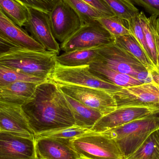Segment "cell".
<instances>
[{
    "instance_id": "cell-1",
    "label": "cell",
    "mask_w": 159,
    "mask_h": 159,
    "mask_svg": "<svg viewBox=\"0 0 159 159\" xmlns=\"http://www.w3.org/2000/svg\"><path fill=\"white\" fill-rule=\"evenodd\" d=\"M21 107L35 136L75 125L64 93L50 80L38 84L32 97Z\"/></svg>"
},
{
    "instance_id": "cell-2",
    "label": "cell",
    "mask_w": 159,
    "mask_h": 159,
    "mask_svg": "<svg viewBox=\"0 0 159 159\" xmlns=\"http://www.w3.org/2000/svg\"><path fill=\"white\" fill-rule=\"evenodd\" d=\"M58 55L47 50L14 48L0 55V64L24 74L49 80Z\"/></svg>"
},
{
    "instance_id": "cell-3",
    "label": "cell",
    "mask_w": 159,
    "mask_h": 159,
    "mask_svg": "<svg viewBox=\"0 0 159 159\" xmlns=\"http://www.w3.org/2000/svg\"><path fill=\"white\" fill-rule=\"evenodd\" d=\"M159 129V115L142 118L105 132L116 143L123 159L133 154L154 131Z\"/></svg>"
},
{
    "instance_id": "cell-4",
    "label": "cell",
    "mask_w": 159,
    "mask_h": 159,
    "mask_svg": "<svg viewBox=\"0 0 159 159\" xmlns=\"http://www.w3.org/2000/svg\"><path fill=\"white\" fill-rule=\"evenodd\" d=\"M72 144L80 159H123L115 140L105 133L91 130Z\"/></svg>"
},
{
    "instance_id": "cell-5",
    "label": "cell",
    "mask_w": 159,
    "mask_h": 159,
    "mask_svg": "<svg viewBox=\"0 0 159 159\" xmlns=\"http://www.w3.org/2000/svg\"><path fill=\"white\" fill-rule=\"evenodd\" d=\"M89 65L67 67L57 63L50 77L56 84H70L103 90L113 93L123 88L104 81L90 71Z\"/></svg>"
},
{
    "instance_id": "cell-6",
    "label": "cell",
    "mask_w": 159,
    "mask_h": 159,
    "mask_svg": "<svg viewBox=\"0 0 159 159\" xmlns=\"http://www.w3.org/2000/svg\"><path fill=\"white\" fill-rule=\"evenodd\" d=\"M115 37L98 20L83 24L70 37L61 43L64 52L89 49L113 43Z\"/></svg>"
},
{
    "instance_id": "cell-7",
    "label": "cell",
    "mask_w": 159,
    "mask_h": 159,
    "mask_svg": "<svg viewBox=\"0 0 159 159\" xmlns=\"http://www.w3.org/2000/svg\"><path fill=\"white\" fill-rule=\"evenodd\" d=\"M95 60L116 71L133 77L142 71L147 70L131 54L115 43L98 47Z\"/></svg>"
},
{
    "instance_id": "cell-8",
    "label": "cell",
    "mask_w": 159,
    "mask_h": 159,
    "mask_svg": "<svg viewBox=\"0 0 159 159\" xmlns=\"http://www.w3.org/2000/svg\"><path fill=\"white\" fill-rule=\"evenodd\" d=\"M57 84L64 94L89 107L100 111L104 116L117 108L116 104L112 93L84 86Z\"/></svg>"
},
{
    "instance_id": "cell-9",
    "label": "cell",
    "mask_w": 159,
    "mask_h": 159,
    "mask_svg": "<svg viewBox=\"0 0 159 159\" xmlns=\"http://www.w3.org/2000/svg\"><path fill=\"white\" fill-rule=\"evenodd\" d=\"M48 14L53 35L61 43L83 25L79 15L63 0H60Z\"/></svg>"
},
{
    "instance_id": "cell-10",
    "label": "cell",
    "mask_w": 159,
    "mask_h": 159,
    "mask_svg": "<svg viewBox=\"0 0 159 159\" xmlns=\"http://www.w3.org/2000/svg\"><path fill=\"white\" fill-rule=\"evenodd\" d=\"M112 94L117 108L140 107L159 109V86L143 84L124 88Z\"/></svg>"
},
{
    "instance_id": "cell-11",
    "label": "cell",
    "mask_w": 159,
    "mask_h": 159,
    "mask_svg": "<svg viewBox=\"0 0 159 159\" xmlns=\"http://www.w3.org/2000/svg\"><path fill=\"white\" fill-rule=\"evenodd\" d=\"M157 115H159V109L156 108L140 107L117 108L103 116L90 130L94 132L103 133L133 120Z\"/></svg>"
},
{
    "instance_id": "cell-12",
    "label": "cell",
    "mask_w": 159,
    "mask_h": 159,
    "mask_svg": "<svg viewBox=\"0 0 159 159\" xmlns=\"http://www.w3.org/2000/svg\"><path fill=\"white\" fill-rule=\"evenodd\" d=\"M28 20L24 26L30 36L44 48L59 54L60 46L56 40L50 27L48 14L28 7Z\"/></svg>"
},
{
    "instance_id": "cell-13",
    "label": "cell",
    "mask_w": 159,
    "mask_h": 159,
    "mask_svg": "<svg viewBox=\"0 0 159 159\" xmlns=\"http://www.w3.org/2000/svg\"><path fill=\"white\" fill-rule=\"evenodd\" d=\"M0 159H37L35 138L0 130Z\"/></svg>"
},
{
    "instance_id": "cell-14",
    "label": "cell",
    "mask_w": 159,
    "mask_h": 159,
    "mask_svg": "<svg viewBox=\"0 0 159 159\" xmlns=\"http://www.w3.org/2000/svg\"><path fill=\"white\" fill-rule=\"evenodd\" d=\"M34 138L37 159H80L72 144L74 139L42 135Z\"/></svg>"
},
{
    "instance_id": "cell-15",
    "label": "cell",
    "mask_w": 159,
    "mask_h": 159,
    "mask_svg": "<svg viewBox=\"0 0 159 159\" xmlns=\"http://www.w3.org/2000/svg\"><path fill=\"white\" fill-rule=\"evenodd\" d=\"M0 130L34 137L20 105L0 102Z\"/></svg>"
},
{
    "instance_id": "cell-16",
    "label": "cell",
    "mask_w": 159,
    "mask_h": 159,
    "mask_svg": "<svg viewBox=\"0 0 159 159\" xmlns=\"http://www.w3.org/2000/svg\"><path fill=\"white\" fill-rule=\"evenodd\" d=\"M0 35L20 48L38 51L46 50L25 30L2 16H0Z\"/></svg>"
},
{
    "instance_id": "cell-17",
    "label": "cell",
    "mask_w": 159,
    "mask_h": 159,
    "mask_svg": "<svg viewBox=\"0 0 159 159\" xmlns=\"http://www.w3.org/2000/svg\"><path fill=\"white\" fill-rule=\"evenodd\" d=\"M39 84L18 81L0 88V102L22 105L33 96Z\"/></svg>"
},
{
    "instance_id": "cell-18",
    "label": "cell",
    "mask_w": 159,
    "mask_h": 159,
    "mask_svg": "<svg viewBox=\"0 0 159 159\" xmlns=\"http://www.w3.org/2000/svg\"><path fill=\"white\" fill-rule=\"evenodd\" d=\"M89 66L90 71L93 75L123 89L143 84L134 77L111 70L97 61H93Z\"/></svg>"
},
{
    "instance_id": "cell-19",
    "label": "cell",
    "mask_w": 159,
    "mask_h": 159,
    "mask_svg": "<svg viewBox=\"0 0 159 159\" xmlns=\"http://www.w3.org/2000/svg\"><path fill=\"white\" fill-rule=\"evenodd\" d=\"M75 120V125L91 129L104 116L100 111L89 107L64 94Z\"/></svg>"
},
{
    "instance_id": "cell-20",
    "label": "cell",
    "mask_w": 159,
    "mask_h": 159,
    "mask_svg": "<svg viewBox=\"0 0 159 159\" xmlns=\"http://www.w3.org/2000/svg\"><path fill=\"white\" fill-rule=\"evenodd\" d=\"M139 16L149 51V58L154 66L157 68V52L156 34L159 31V17L155 15H151L149 17H147L143 12H140Z\"/></svg>"
},
{
    "instance_id": "cell-21",
    "label": "cell",
    "mask_w": 159,
    "mask_h": 159,
    "mask_svg": "<svg viewBox=\"0 0 159 159\" xmlns=\"http://www.w3.org/2000/svg\"><path fill=\"white\" fill-rule=\"evenodd\" d=\"M97 48L64 52L57 57V63L61 66L67 67L89 65L96 59Z\"/></svg>"
},
{
    "instance_id": "cell-22",
    "label": "cell",
    "mask_w": 159,
    "mask_h": 159,
    "mask_svg": "<svg viewBox=\"0 0 159 159\" xmlns=\"http://www.w3.org/2000/svg\"><path fill=\"white\" fill-rule=\"evenodd\" d=\"M115 43L131 54L148 69L157 68L132 34L115 37Z\"/></svg>"
},
{
    "instance_id": "cell-23",
    "label": "cell",
    "mask_w": 159,
    "mask_h": 159,
    "mask_svg": "<svg viewBox=\"0 0 159 159\" xmlns=\"http://www.w3.org/2000/svg\"><path fill=\"white\" fill-rule=\"evenodd\" d=\"M0 7L10 20L19 27L28 20V7L16 0H0Z\"/></svg>"
},
{
    "instance_id": "cell-24",
    "label": "cell",
    "mask_w": 159,
    "mask_h": 159,
    "mask_svg": "<svg viewBox=\"0 0 159 159\" xmlns=\"http://www.w3.org/2000/svg\"><path fill=\"white\" fill-rule=\"evenodd\" d=\"M126 159H159V129L153 132Z\"/></svg>"
},
{
    "instance_id": "cell-25",
    "label": "cell",
    "mask_w": 159,
    "mask_h": 159,
    "mask_svg": "<svg viewBox=\"0 0 159 159\" xmlns=\"http://www.w3.org/2000/svg\"><path fill=\"white\" fill-rule=\"evenodd\" d=\"M96 20L114 37L132 34L128 20L117 16H104Z\"/></svg>"
},
{
    "instance_id": "cell-26",
    "label": "cell",
    "mask_w": 159,
    "mask_h": 159,
    "mask_svg": "<svg viewBox=\"0 0 159 159\" xmlns=\"http://www.w3.org/2000/svg\"><path fill=\"white\" fill-rule=\"evenodd\" d=\"M49 80L28 75L14 70L0 64V88L18 81L41 84Z\"/></svg>"
},
{
    "instance_id": "cell-27",
    "label": "cell",
    "mask_w": 159,
    "mask_h": 159,
    "mask_svg": "<svg viewBox=\"0 0 159 159\" xmlns=\"http://www.w3.org/2000/svg\"><path fill=\"white\" fill-rule=\"evenodd\" d=\"M115 16L129 20L139 15L132 0H103Z\"/></svg>"
},
{
    "instance_id": "cell-28",
    "label": "cell",
    "mask_w": 159,
    "mask_h": 159,
    "mask_svg": "<svg viewBox=\"0 0 159 159\" xmlns=\"http://www.w3.org/2000/svg\"><path fill=\"white\" fill-rule=\"evenodd\" d=\"M79 15L83 24L91 23L106 16L82 0H63Z\"/></svg>"
},
{
    "instance_id": "cell-29",
    "label": "cell",
    "mask_w": 159,
    "mask_h": 159,
    "mask_svg": "<svg viewBox=\"0 0 159 159\" xmlns=\"http://www.w3.org/2000/svg\"><path fill=\"white\" fill-rule=\"evenodd\" d=\"M91 130L78 126H75L61 129L55 131L37 135L57 137V138H66V139H75L81 135L90 131Z\"/></svg>"
},
{
    "instance_id": "cell-30",
    "label": "cell",
    "mask_w": 159,
    "mask_h": 159,
    "mask_svg": "<svg viewBox=\"0 0 159 159\" xmlns=\"http://www.w3.org/2000/svg\"><path fill=\"white\" fill-rule=\"evenodd\" d=\"M131 34L135 37L149 58V51L146 42L144 33L139 15L128 20Z\"/></svg>"
},
{
    "instance_id": "cell-31",
    "label": "cell",
    "mask_w": 159,
    "mask_h": 159,
    "mask_svg": "<svg viewBox=\"0 0 159 159\" xmlns=\"http://www.w3.org/2000/svg\"><path fill=\"white\" fill-rule=\"evenodd\" d=\"M29 8L48 14L60 0H16Z\"/></svg>"
},
{
    "instance_id": "cell-32",
    "label": "cell",
    "mask_w": 159,
    "mask_h": 159,
    "mask_svg": "<svg viewBox=\"0 0 159 159\" xmlns=\"http://www.w3.org/2000/svg\"><path fill=\"white\" fill-rule=\"evenodd\" d=\"M134 78L142 84H149L159 86V71L157 68L147 69L138 73Z\"/></svg>"
},
{
    "instance_id": "cell-33",
    "label": "cell",
    "mask_w": 159,
    "mask_h": 159,
    "mask_svg": "<svg viewBox=\"0 0 159 159\" xmlns=\"http://www.w3.org/2000/svg\"><path fill=\"white\" fill-rule=\"evenodd\" d=\"M138 5L143 7L151 15L159 17V0H132Z\"/></svg>"
},
{
    "instance_id": "cell-34",
    "label": "cell",
    "mask_w": 159,
    "mask_h": 159,
    "mask_svg": "<svg viewBox=\"0 0 159 159\" xmlns=\"http://www.w3.org/2000/svg\"><path fill=\"white\" fill-rule=\"evenodd\" d=\"M106 16H115L103 0H82Z\"/></svg>"
},
{
    "instance_id": "cell-35",
    "label": "cell",
    "mask_w": 159,
    "mask_h": 159,
    "mask_svg": "<svg viewBox=\"0 0 159 159\" xmlns=\"http://www.w3.org/2000/svg\"><path fill=\"white\" fill-rule=\"evenodd\" d=\"M18 47L14 44L8 40L0 35V55L9 51L14 48H19Z\"/></svg>"
},
{
    "instance_id": "cell-36",
    "label": "cell",
    "mask_w": 159,
    "mask_h": 159,
    "mask_svg": "<svg viewBox=\"0 0 159 159\" xmlns=\"http://www.w3.org/2000/svg\"><path fill=\"white\" fill-rule=\"evenodd\" d=\"M156 43H157V69L159 71V31L156 34Z\"/></svg>"
},
{
    "instance_id": "cell-37",
    "label": "cell",
    "mask_w": 159,
    "mask_h": 159,
    "mask_svg": "<svg viewBox=\"0 0 159 159\" xmlns=\"http://www.w3.org/2000/svg\"><path fill=\"white\" fill-rule=\"evenodd\" d=\"M0 16L6 18L8 19L7 17L4 14L3 12L2 11V9H1V7H0Z\"/></svg>"
}]
</instances>
